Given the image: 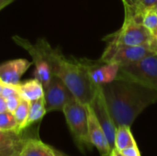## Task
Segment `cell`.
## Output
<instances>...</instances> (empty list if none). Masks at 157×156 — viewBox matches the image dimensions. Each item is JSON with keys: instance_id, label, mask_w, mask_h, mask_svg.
<instances>
[{"instance_id": "obj_1", "label": "cell", "mask_w": 157, "mask_h": 156, "mask_svg": "<svg viewBox=\"0 0 157 156\" xmlns=\"http://www.w3.org/2000/svg\"><path fill=\"white\" fill-rule=\"evenodd\" d=\"M100 86L116 127H131L146 108L157 102V90L132 80L117 78Z\"/></svg>"}, {"instance_id": "obj_2", "label": "cell", "mask_w": 157, "mask_h": 156, "mask_svg": "<svg viewBox=\"0 0 157 156\" xmlns=\"http://www.w3.org/2000/svg\"><path fill=\"white\" fill-rule=\"evenodd\" d=\"M35 46L50 63L53 74L63 80L75 98L83 105H90L97 86L91 82L83 60L66 59L59 50L52 49L45 39H40Z\"/></svg>"}, {"instance_id": "obj_3", "label": "cell", "mask_w": 157, "mask_h": 156, "mask_svg": "<svg viewBox=\"0 0 157 156\" xmlns=\"http://www.w3.org/2000/svg\"><path fill=\"white\" fill-rule=\"evenodd\" d=\"M63 115L75 145L81 153L86 154L93 149L88 136L87 108L75 98L69 101L63 109Z\"/></svg>"}, {"instance_id": "obj_4", "label": "cell", "mask_w": 157, "mask_h": 156, "mask_svg": "<svg viewBox=\"0 0 157 156\" xmlns=\"http://www.w3.org/2000/svg\"><path fill=\"white\" fill-rule=\"evenodd\" d=\"M118 78L132 80L157 90V53L126 64L120 65Z\"/></svg>"}, {"instance_id": "obj_5", "label": "cell", "mask_w": 157, "mask_h": 156, "mask_svg": "<svg viewBox=\"0 0 157 156\" xmlns=\"http://www.w3.org/2000/svg\"><path fill=\"white\" fill-rule=\"evenodd\" d=\"M154 37L149 30L140 22L124 17L121 28L111 34L104 37L103 40L107 43H115L126 46H144L148 48Z\"/></svg>"}, {"instance_id": "obj_6", "label": "cell", "mask_w": 157, "mask_h": 156, "mask_svg": "<svg viewBox=\"0 0 157 156\" xmlns=\"http://www.w3.org/2000/svg\"><path fill=\"white\" fill-rule=\"evenodd\" d=\"M153 53L144 46H126L108 43L99 60L106 63H116L121 65L138 62Z\"/></svg>"}, {"instance_id": "obj_7", "label": "cell", "mask_w": 157, "mask_h": 156, "mask_svg": "<svg viewBox=\"0 0 157 156\" xmlns=\"http://www.w3.org/2000/svg\"><path fill=\"white\" fill-rule=\"evenodd\" d=\"M75 97L63 82V80L53 74L50 83L44 87V100L47 112L63 111L64 106L74 99Z\"/></svg>"}, {"instance_id": "obj_8", "label": "cell", "mask_w": 157, "mask_h": 156, "mask_svg": "<svg viewBox=\"0 0 157 156\" xmlns=\"http://www.w3.org/2000/svg\"><path fill=\"white\" fill-rule=\"evenodd\" d=\"M90 106L93 108V111L106 134V137L109 143L111 149H114L117 127L110 116L100 86H97L95 97L92 102L90 103Z\"/></svg>"}, {"instance_id": "obj_9", "label": "cell", "mask_w": 157, "mask_h": 156, "mask_svg": "<svg viewBox=\"0 0 157 156\" xmlns=\"http://www.w3.org/2000/svg\"><path fill=\"white\" fill-rule=\"evenodd\" d=\"M86 66L91 82L95 86H103L116 80L120 72V64L116 63H106L100 60L91 61L82 59Z\"/></svg>"}, {"instance_id": "obj_10", "label": "cell", "mask_w": 157, "mask_h": 156, "mask_svg": "<svg viewBox=\"0 0 157 156\" xmlns=\"http://www.w3.org/2000/svg\"><path fill=\"white\" fill-rule=\"evenodd\" d=\"M13 40L18 45H20L22 48L29 51L33 60V63L35 64V78H37L41 83L43 88L46 87L53 75L52 68L50 63L42 56V54L39 51L37 47L31 44L27 40L17 36H14Z\"/></svg>"}, {"instance_id": "obj_11", "label": "cell", "mask_w": 157, "mask_h": 156, "mask_svg": "<svg viewBox=\"0 0 157 156\" xmlns=\"http://www.w3.org/2000/svg\"><path fill=\"white\" fill-rule=\"evenodd\" d=\"M88 114V136L89 141L93 147H95L101 156H109L111 153V147L106 137V134L100 126L93 108L90 105L86 106Z\"/></svg>"}, {"instance_id": "obj_12", "label": "cell", "mask_w": 157, "mask_h": 156, "mask_svg": "<svg viewBox=\"0 0 157 156\" xmlns=\"http://www.w3.org/2000/svg\"><path fill=\"white\" fill-rule=\"evenodd\" d=\"M32 63L26 59H16L5 62L0 64V79L6 85L17 86L20 83L21 76Z\"/></svg>"}, {"instance_id": "obj_13", "label": "cell", "mask_w": 157, "mask_h": 156, "mask_svg": "<svg viewBox=\"0 0 157 156\" xmlns=\"http://www.w3.org/2000/svg\"><path fill=\"white\" fill-rule=\"evenodd\" d=\"M18 156H56V150L36 138H25Z\"/></svg>"}, {"instance_id": "obj_14", "label": "cell", "mask_w": 157, "mask_h": 156, "mask_svg": "<svg viewBox=\"0 0 157 156\" xmlns=\"http://www.w3.org/2000/svg\"><path fill=\"white\" fill-rule=\"evenodd\" d=\"M17 92L21 98L30 102L44 97V88L41 83L37 79H29L17 86Z\"/></svg>"}, {"instance_id": "obj_15", "label": "cell", "mask_w": 157, "mask_h": 156, "mask_svg": "<svg viewBox=\"0 0 157 156\" xmlns=\"http://www.w3.org/2000/svg\"><path fill=\"white\" fill-rule=\"evenodd\" d=\"M136 141L131 131V127L127 125H121L117 127L115 135V146L118 151H121L131 146H136Z\"/></svg>"}, {"instance_id": "obj_16", "label": "cell", "mask_w": 157, "mask_h": 156, "mask_svg": "<svg viewBox=\"0 0 157 156\" xmlns=\"http://www.w3.org/2000/svg\"><path fill=\"white\" fill-rule=\"evenodd\" d=\"M47 113L46 108H45V100L44 97H41L37 100H33L29 102V117L27 121V127L31 126L32 124L41 120V119L45 116Z\"/></svg>"}, {"instance_id": "obj_17", "label": "cell", "mask_w": 157, "mask_h": 156, "mask_svg": "<svg viewBox=\"0 0 157 156\" xmlns=\"http://www.w3.org/2000/svg\"><path fill=\"white\" fill-rule=\"evenodd\" d=\"M29 111V102L22 98L19 105L17 106V108L13 113L18 124L19 132H22V131H24L27 127Z\"/></svg>"}, {"instance_id": "obj_18", "label": "cell", "mask_w": 157, "mask_h": 156, "mask_svg": "<svg viewBox=\"0 0 157 156\" xmlns=\"http://www.w3.org/2000/svg\"><path fill=\"white\" fill-rule=\"evenodd\" d=\"M24 139L22 132L18 133L16 131H0V147L18 145L24 141Z\"/></svg>"}, {"instance_id": "obj_19", "label": "cell", "mask_w": 157, "mask_h": 156, "mask_svg": "<svg viewBox=\"0 0 157 156\" xmlns=\"http://www.w3.org/2000/svg\"><path fill=\"white\" fill-rule=\"evenodd\" d=\"M0 131H16L18 133V124L13 113L6 111L0 113Z\"/></svg>"}, {"instance_id": "obj_20", "label": "cell", "mask_w": 157, "mask_h": 156, "mask_svg": "<svg viewBox=\"0 0 157 156\" xmlns=\"http://www.w3.org/2000/svg\"><path fill=\"white\" fill-rule=\"evenodd\" d=\"M142 24L149 30L154 38L157 37V14L154 9H147L144 13Z\"/></svg>"}, {"instance_id": "obj_21", "label": "cell", "mask_w": 157, "mask_h": 156, "mask_svg": "<svg viewBox=\"0 0 157 156\" xmlns=\"http://www.w3.org/2000/svg\"><path fill=\"white\" fill-rule=\"evenodd\" d=\"M21 99L22 98L19 96V94H16V95H13V96H10V97H6V101L7 110L9 112H11V113H14V111L16 110V108L19 105Z\"/></svg>"}, {"instance_id": "obj_22", "label": "cell", "mask_w": 157, "mask_h": 156, "mask_svg": "<svg viewBox=\"0 0 157 156\" xmlns=\"http://www.w3.org/2000/svg\"><path fill=\"white\" fill-rule=\"evenodd\" d=\"M23 142L20 144L15 145V146H4V147H0V156H18V152L20 150V147H21Z\"/></svg>"}, {"instance_id": "obj_23", "label": "cell", "mask_w": 157, "mask_h": 156, "mask_svg": "<svg viewBox=\"0 0 157 156\" xmlns=\"http://www.w3.org/2000/svg\"><path fill=\"white\" fill-rule=\"evenodd\" d=\"M16 94H18L16 86H10V85H6V84L4 85L1 95H2L5 98L8 97H10V96L16 95Z\"/></svg>"}, {"instance_id": "obj_24", "label": "cell", "mask_w": 157, "mask_h": 156, "mask_svg": "<svg viewBox=\"0 0 157 156\" xmlns=\"http://www.w3.org/2000/svg\"><path fill=\"white\" fill-rule=\"evenodd\" d=\"M137 2L144 10L157 8V0H137Z\"/></svg>"}, {"instance_id": "obj_25", "label": "cell", "mask_w": 157, "mask_h": 156, "mask_svg": "<svg viewBox=\"0 0 157 156\" xmlns=\"http://www.w3.org/2000/svg\"><path fill=\"white\" fill-rule=\"evenodd\" d=\"M122 155L124 156H142L141 152L138 148V146H131L126 149H123L121 151H119Z\"/></svg>"}, {"instance_id": "obj_26", "label": "cell", "mask_w": 157, "mask_h": 156, "mask_svg": "<svg viewBox=\"0 0 157 156\" xmlns=\"http://www.w3.org/2000/svg\"><path fill=\"white\" fill-rule=\"evenodd\" d=\"M148 49L154 52V53H157V37L153 38L152 40L150 41L149 45H148Z\"/></svg>"}, {"instance_id": "obj_27", "label": "cell", "mask_w": 157, "mask_h": 156, "mask_svg": "<svg viewBox=\"0 0 157 156\" xmlns=\"http://www.w3.org/2000/svg\"><path fill=\"white\" fill-rule=\"evenodd\" d=\"M6 111H8V110H7V106H6V98L2 95H0V113L6 112Z\"/></svg>"}, {"instance_id": "obj_28", "label": "cell", "mask_w": 157, "mask_h": 156, "mask_svg": "<svg viewBox=\"0 0 157 156\" xmlns=\"http://www.w3.org/2000/svg\"><path fill=\"white\" fill-rule=\"evenodd\" d=\"M14 0H0V10L3 9L5 6H6L8 4L13 2Z\"/></svg>"}, {"instance_id": "obj_29", "label": "cell", "mask_w": 157, "mask_h": 156, "mask_svg": "<svg viewBox=\"0 0 157 156\" xmlns=\"http://www.w3.org/2000/svg\"><path fill=\"white\" fill-rule=\"evenodd\" d=\"M109 156H124V155H122V154H121L118 150H116V149L114 148V149H112V150H111V153H110Z\"/></svg>"}, {"instance_id": "obj_30", "label": "cell", "mask_w": 157, "mask_h": 156, "mask_svg": "<svg viewBox=\"0 0 157 156\" xmlns=\"http://www.w3.org/2000/svg\"><path fill=\"white\" fill-rule=\"evenodd\" d=\"M4 83L2 82V80L0 79V95H1V93H2V89H3V86H4Z\"/></svg>"}, {"instance_id": "obj_31", "label": "cell", "mask_w": 157, "mask_h": 156, "mask_svg": "<svg viewBox=\"0 0 157 156\" xmlns=\"http://www.w3.org/2000/svg\"><path fill=\"white\" fill-rule=\"evenodd\" d=\"M56 156H65L63 155L62 153H60V152H58V151H56Z\"/></svg>"}, {"instance_id": "obj_32", "label": "cell", "mask_w": 157, "mask_h": 156, "mask_svg": "<svg viewBox=\"0 0 157 156\" xmlns=\"http://www.w3.org/2000/svg\"><path fill=\"white\" fill-rule=\"evenodd\" d=\"M154 10L155 11V13H156V14H157V8H155V9H154Z\"/></svg>"}]
</instances>
